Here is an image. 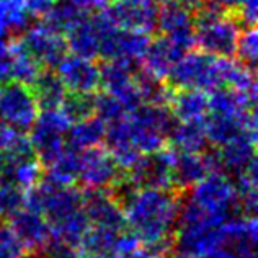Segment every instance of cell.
<instances>
[{
  "instance_id": "cell-1",
  "label": "cell",
  "mask_w": 258,
  "mask_h": 258,
  "mask_svg": "<svg viewBox=\"0 0 258 258\" xmlns=\"http://www.w3.org/2000/svg\"><path fill=\"white\" fill-rule=\"evenodd\" d=\"M180 203L168 188H138L121 205L126 224L131 226L139 242L146 243L154 258L164 256L170 247Z\"/></svg>"
},
{
  "instance_id": "cell-2",
  "label": "cell",
  "mask_w": 258,
  "mask_h": 258,
  "mask_svg": "<svg viewBox=\"0 0 258 258\" xmlns=\"http://www.w3.org/2000/svg\"><path fill=\"white\" fill-rule=\"evenodd\" d=\"M193 20L195 39L201 51L226 59L235 56L242 26L232 12L214 0H205V4L193 12Z\"/></svg>"
},
{
  "instance_id": "cell-3",
  "label": "cell",
  "mask_w": 258,
  "mask_h": 258,
  "mask_svg": "<svg viewBox=\"0 0 258 258\" xmlns=\"http://www.w3.org/2000/svg\"><path fill=\"white\" fill-rule=\"evenodd\" d=\"M224 59L226 57H216L205 51H188L173 64L165 82L173 90L195 88L213 92L224 85Z\"/></svg>"
},
{
  "instance_id": "cell-4",
  "label": "cell",
  "mask_w": 258,
  "mask_h": 258,
  "mask_svg": "<svg viewBox=\"0 0 258 258\" xmlns=\"http://www.w3.org/2000/svg\"><path fill=\"white\" fill-rule=\"evenodd\" d=\"M126 118L131 142L139 152H154L164 147L176 119L167 105L141 103Z\"/></svg>"
},
{
  "instance_id": "cell-5",
  "label": "cell",
  "mask_w": 258,
  "mask_h": 258,
  "mask_svg": "<svg viewBox=\"0 0 258 258\" xmlns=\"http://www.w3.org/2000/svg\"><path fill=\"white\" fill-rule=\"evenodd\" d=\"M191 188L189 201H193L209 216L227 222L242 211L234 183L219 172H209Z\"/></svg>"
},
{
  "instance_id": "cell-6",
  "label": "cell",
  "mask_w": 258,
  "mask_h": 258,
  "mask_svg": "<svg viewBox=\"0 0 258 258\" xmlns=\"http://www.w3.org/2000/svg\"><path fill=\"white\" fill-rule=\"evenodd\" d=\"M71 123L59 110H43L31 124V147L43 165H49L66 146Z\"/></svg>"
},
{
  "instance_id": "cell-7",
  "label": "cell",
  "mask_w": 258,
  "mask_h": 258,
  "mask_svg": "<svg viewBox=\"0 0 258 258\" xmlns=\"http://www.w3.org/2000/svg\"><path fill=\"white\" fill-rule=\"evenodd\" d=\"M39 106L30 85L17 80L0 87V123L20 133L28 131L38 116Z\"/></svg>"
},
{
  "instance_id": "cell-8",
  "label": "cell",
  "mask_w": 258,
  "mask_h": 258,
  "mask_svg": "<svg viewBox=\"0 0 258 258\" xmlns=\"http://www.w3.org/2000/svg\"><path fill=\"white\" fill-rule=\"evenodd\" d=\"M256 226L255 219H237L232 217L222 224L219 239L198 258H256Z\"/></svg>"
},
{
  "instance_id": "cell-9",
  "label": "cell",
  "mask_w": 258,
  "mask_h": 258,
  "mask_svg": "<svg viewBox=\"0 0 258 258\" xmlns=\"http://www.w3.org/2000/svg\"><path fill=\"white\" fill-rule=\"evenodd\" d=\"M155 30H159L160 35L167 36L183 52L191 51L196 46L193 12L172 0H165L164 4H160Z\"/></svg>"
},
{
  "instance_id": "cell-10",
  "label": "cell",
  "mask_w": 258,
  "mask_h": 258,
  "mask_svg": "<svg viewBox=\"0 0 258 258\" xmlns=\"http://www.w3.org/2000/svg\"><path fill=\"white\" fill-rule=\"evenodd\" d=\"M20 43L39 66L47 69H56L59 60L67 54L66 38L46 26L43 22L30 26L20 36Z\"/></svg>"
},
{
  "instance_id": "cell-11",
  "label": "cell",
  "mask_w": 258,
  "mask_h": 258,
  "mask_svg": "<svg viewBox=\"0 0 258 258\" xmlns=\"http://www.w3.org/2000/svg\"><path fill=\"white\" fill-rule=\"evenodd\" d=\"M175 151L149 152L129 168V181L136 188H170L172 186V167Z\"/></svg>"
},
{
  "instance_id": "cell-12",
  "label": "cell",
  "mask_w": 258,
  "mask_h": 258,
  "mask_svg": "<svg viewBox=\"0 0 258 258\" xmlns=\"http://www.w3.org/2000/svg\"><path fill=\"white\" fill-rule=\"evenodd\" d=\"M149 43H151V38H149L147 33L124 30L113 25L111 28H108L100 35L98 56H101L105 60H139L141 57H144Z\"/></svg>"
},
{
  "instance_id": "cell-13",
  "label": "cell",
  "mask_w": 258,
  "mask_h": 258,
  "mask_svg": "<svg viewBox=\"0 0 258 258\" xmlns=\"http://www.w3.org/2000/svg\"><path fill=\"white\" fill-rule=\"evenodd\" d=\"M67 92L95 93L101 87L100 66L93 59L82 56H66L59 60L56 69Z\"/></svg>"
},
{
  "instance_id": "cell-14",
  "label": "cell",
  "mask_w": 258,
  "mask_h": 258,
  "mask_svg": "<svg viewBox=\"0 0 258 258\" xmlns=\"http://www.w3.org/2000/svg\"><path fill=\"white\" fill-rule=\"evenodd\" d=\"M157 4L151 0H113L108 15L113 23L124 30L154 33L157 25Z\"/></svg>"
},
{
  "instance_id": "cell-15",
  "label": "cell",
  "mask_w": 258,
  "mask_h": 258,
  "mask_svg": "<svg viewBox=\"0 0 258 258\" xmlns=\"http://www.w3.org/2000/svg\"><path fill=\"white\" fill-rule=\"evenodd\" d=\"M216 172H227L237 176L255 162V133L247 131L221 146V151L211 152Z\"/></svg>"
},
{
  "instance_id": "cell-16",
  "label": "cell",
  "mask_w": 258,
  "mask_h": 258,
  "mask_svg": "<svg viewBox=\"0 0 258 258\" xmlns=\"http://www.w3.org/2000/svg\"><path fill=\"white\" fill-rule=\"evenodd\" d=\"M79 181L88 189H105L114 186L119 180V167L111 155L98 147L82 151V165L79 172Z\"/></svg>"
},
{
  "instance_id": "cell-17",
  "label": "cell",
  "mask_w": 258,
  "mask_h": 258,
  "mask_svg": "<svg viewBox=\"0 0 258 258\" xmlns=\"http://www.w3.org/2000/svg\"><path fill=\"white\" fill-rule=\"evenodd\" d=\"M82 206L93 226L113 230H123L126 227L123 206L114 196L105 193L103 189H88V193L84 196Z\"/></svg>"
},
{
  "instance_id": "cell-18",
  "label": "cell",
  "mask_w": 258,
  "mask_h": 258,
  "mask_svg": "<svg viewBox=\"0 0 258 258\" xmlns=\"http://www.w3.org/2000/svg\"><path fill=\"white\" fill-rule=\"evenodd\" d=\"M20 243L28 250H43L51 239V226L43 214L20 208L10 214V226Z\"/></svg>"
},
{
  "instance_id": "cell-19",
  "label": "cell",
  "mask_w": 258,
  "mask_h": 258,
  "mask_svg": "<svg viewBox=\"0 0 258 258\" xmlns=\"http://www.w3.org/2000/svg\"><path fill=\"white\" fill-rule=\"evenodd\" d=\"M203 124H205L208 141L216 146H222L242 133H255V111H248L243 116H229V114L211 113L205 118Z\"/></svg>"
},
{
  "instance_id": "cell-20",
  "label": "cell",
  "mask_w": 258,
  "mask_h": 258,
  "mask_svg": "<svg viewBox=\"0 0 258 258\" xmlns=\"http://www.w3.org/2000/svg\"><path fill=\"white\" fill-rule=\"evenodd\" d=\"M213 172L211 159L208 154H178L175 152L172 167V185L178 188H191Z\"/></svg>"
},
{
  "instance_id": "cell-21",
  "label": "cell",
  "mask_w": 258,
  "mask_h": 258,
  "mask_svg": "<svg viewBox=\"0 0 258 258\" xmlns=\"http://www.w3.org/2000/svg\"><path fill=\"white\" fill-rule=\"evenodd\" d=\"M105 142L108 154L111 155V159L116 162L119 168H131L141 157V152L134 147L131 138H129L126 116L106 126Z\"/></svg>"
},
{
  "instance_id": "cell-22",
  "label": "cell",
  "mask_w": 258,
  "mask_h": 258,
  "mask_svg": "<svg viewBox=\"0 0 258 258\" xmlns=\"http://www.w3.org/2000/svg\"><path fill=\"white\" fill-rule=\"evenodd\" d=\"M176 121H205L209 114V98L206 92L195 88H178L168 101Z\"/></svg>"
},
{
  "instance_id": "cell-23",
  "label": "cell",
  "mask_w": 258,
  "mask_h": 258,
  "mask_svg": "<svg viewBox=\"0 0 258 258\" xmlns=\"http://www.w3.org/2000/svg\"><path fill=\"white\" fill-rule=\"evenodd\" d=\"M185 54L186 52H183L180 47H176L167 36L159 35L157 38L151 39V43H149L146 49L144 69L160 79H165L173 64Z\"/></svg>"
},
{
  "instance_id": "cell-24",
  "label": "cell",
  "mask_w": 258,
  "mask_h": 258,
  "mask_svg": "<svg viewBox=\"0 0 258 258\" xmlns=\"http://www.w3.org/2000/svg\"><path fill=\"white\" fill-rule=\"evenodd\" d=\"M67 49L76 56L95 59L100 51V33L95 26L90 13H87L67 31Z\"/></svg>"
},
{
  "instance_id": "cell-25",
  "label": "cell",
  "mask_w": 258,
  "mask_h": 258,
  "mask_svg": "<svg viewBox=\"0 0 258 258\" xmlns=\"http://www.w3.org/2000/svg\"><path fill=\"white\" fill-rule=\"evenodd\" d=\"M35 18L25 0H0V38H18Z\"/></svg>"
},
{
  "instance_id": "cell-26",
  "label": "cell",
  "mask_w": 258,
  "mask_h": 258,
  "mask_svg": "<svg viewBox=\"0 0 258 258\" xmlns=\"http://www.w3.org/2000/svg\"><path fill=\"white\" fill-rule=\"evenodd\" d=\"M31 90L41 110H57L67 93L57 72L47 67H43L41 72L38 74L35 82L31 84Z\"/></svg>"
},
{
  "instance_id": "cell-27",
  "label": "cell",
  "mask_w": 258,
  "mask_h": 258,
  "mask_svg": "<svg viewBox=\"0 0 258 258\" xmlns=\"http://www.w3.org/2000/svg\"><path fill=\"white\" fill-rule=\"evenodd\" d=\"M172 142V151L178 154H196L206 149V131L203 121H188V123H176L168 134Z\"/></svg>"
},
{
  "instance_id": "cell-28",
  "label": "cell",
  "mask_w": 258,
  "mask_h": 258,
  "mask_svg": "<svg viewBox=\"0 0 258 258\" xmlns=\"http://www.w3.org/2000/svg\"><path fill=\"white\" fill-rule=\"evenodd\" d=\"M106 123H103L95 114L85 119L76 121L72 127L67 131L66 144L79 151H87V149L98 147L105 141Z\"/></svg>"
},
{
  "instance_id": "cell-29",
  "label": "cell",
  "mask_w": 258,
  "mask_h": 258,
  "mask_svg": "<svg viewBox=\"0 0 258 258\" xmlns=\"http://www.w3.org/2000/svg\"><path fill=\"white\" fill-rule=\"evenodd\" d=\"M80 165H82V151L71 146H64L62 151L47 165V181L57 185H72L79 178Z\"/></svg>"
},
{
  "instance_id": "cell-30",
  "label": "cell",
  "mask_w": 258,
  "mask_h": 258,
  "mask_svg": "<svg viewBox=\"0 0 258 258\" xmlns=\"http://www.w3.org/2000/svg\"><path fill=\"white\" fill-rule=\"evenodd\" d=\"M12 64H10V80H17L20 84L30 85L35 82L38 74L43 67L30 56V52L25 49L20 39L10 43Z\"/></svg>"
},
{
  "instance_id": "cell-31",
  "label": "cell",
  "mask_w": 258,
  "mask_h": 258,
  "mask_svg": "<svg viewBox=\"0 0 258 258\" xmlns=\"http://www.w3.org/2000/svg\"><path fill=\"white\" fill-rule=\"evenodd\" d=\"M87 13H84L79 7L74 5L72 0H56L51 10L41 18V22L49 26L56 33H67L80 18Z\"/></svg>"
},
{
  "instance_id": "cell-32",
  "label": "cell",
  "mask_w": 258,
  "mask_h": 258,
  "mask_svg": "<svg viewBox=\"0 0 258 258\" xmlns=\"http://www.w3.org/2000/svg\"><path fill=\"white\" fill-rule=\"evenodd\" d=\"M119 232L121 230L97 226H93L92 229L88 227L82 242H80V247L84 248V252L88 256H111L114 252V247H116Z\"/></svg>"
},
{
  "instance_id": "cell-33",
  "label": "cell",
  "mask_w": 258,
  "mask_h": 258,
  "mask_svg": "<svg viewBox=\"0 0 258 258\" xmlns=\"http://www.w3.org/2000/svg\"><path fill=\"white\" fill-rule=\"evenodd\" d=\"M224 85H227L234 90L247 95L250 98H256V85H255V76L253 71L248 69L245 64L240 60L224 59Z\"/></svg>"
},
{
  "instance_id": "cell-34",
  "label": "cell",
  "mask_w": 258,
  "mask_h": 258,
  "mask_svg": "<svg viewBox=\"0 0 258 258\" xmlns=\"http://www.w3.org/2000/svg\"><path fill=\"white\" fill-rule=\"evenodd\" d=\"M57 110L64 114L69 123L85 119L95 114V93L67 92Z\"/></svg>"
},
{
  "instance_id": "cell-35",
  "label": "cell",
  "mask_w": 258,
  "mask_h": 258,
  "mask_svg": "<svg viewBox=\"0 0 258 258\" xmlns=\"http://www.w3.org/2000/svg\"><path fill=\"white\" fill-rule=\"evenodd\" d=\"M95 114L103 123L110 124L113 121H118L126 116V110L123 103L114 97V95L103 92L100 95H95Z\"/></svg>"
},
{
  "instance_id": "cell-36",
  "label": "cell",
  "mask_w": 258,
  "mask_h": 258,
  "mask_svg": "<svg viewBox=\"0 0 258 258\" xmlns=\"http://www.w3.org/2000/svg\"><path fill=\"white\" fill-rule=\"evenodd\" d=\"M235 54L239 56V60L242 64H245L252 71L255 69L258 56V35L255 26H248V28H243L240 31Z\"/></svg>"
},
{
  "instance_id": "cell-37",
  "label": "cell",
  "mask_w": 258,
  "mask_h": 258,
  "mask_svg": "<svg viewBox=\"0 0 258 258\" xmlns=\"http://www.w3.org/2000/svg\"><path fill=\"white\" fill-rule=\"evenodd\" d=\"M25 196L22 189L10 185V183H0V216H10L20 208H23Z\"/></svg>"
},
{
  "instance_id": "cell-38",
  "label": "cell",
  "mask_w": 258,
  "mask_h": 258,
  "mask_svg": "<svg viewBox=\"0 0 258 258\" xmlns=\"http://www.w3.org/2000/svg\"><path fill=\"white\" fill-rule=\"evenodd\" d=\"M25 247L9 226H0V258H22Z\"/></svg>"
},
{
  "instance_id": "cell-39",
  "label": "cell",
  "mask_w": 258,
  "mask_h": 258,
  "mask_svg": "<svg viewBox=\"0 0 258 258\" xmlns=\"http://www.w3.org/2000/svg\"><path fill=\"white\" fill-rule=\"evenodd\" d=\"M43 250L46 252V258H80L77 247L69 245V243L59 239H54V237L47 240Z\"/></svg>"
},
{
  "instance_id": "cell-40",
  "label": "cell",
  "mask_w": 258,
  "mask_h": 258,
  "mask_svg": "<svg viewBox=\"0 0 258 258\" xmlns=\"http://www.w3.org/2000/svg\"><path fill=\"white\" fill-rule=\"evenodd\" d=\"M10 64H12L10 43H7L5 38H0V80L10 79Z\"/></svg>"
},
{
  "instance_id": "cell-41",
  "label": "cell",
  "mask_w": 258,
  "mask_h": 258,
  "mask_svg": "<svg viewBox=\"0 0 258 258\" xmlns=\"http://www.w3.org/2000/svg\"><path fill=\"white\" fill-rule=\"evenodd\" d=\"M72 2L84 13H93L98 10H103L110 0H72Z\"/></svg>"
},
{
  "instance_id": "cell-42",
  "label": "cell",
  "mask_w": 258,
  "mask_h": 258,
  "mask_svg": "<svg viewBox=\"0 0 258 258\" xmlns=\"http://www.w3.org/2000/svg\"><path fill=\"white\" fill-rule=\"evenodd\" d=\"M172 2H175V4H178L181 7H185V9H188V10L195 12L196 9H200V7L205 4V0H172Z\"/></svg>"
},
{
  "instance_id": "cell-43",
  "label": "cell",
  "mask_w": 258,
  "mask_h": 258,
  "mask_svg": "<svg viewBox=\"0 0 258 258\" xmlns=\"http://www.w3.org/2000/svg\"><path fill=\"white\" fill-rule=\"evenodd\" d=\"M214 2H217L221 7H224V9H227V10H235L237 7H239L243 0H214Z\"/></svg>"
},
{
  "instance_id": "cell-44",
  "label": "cell",
  "mask_w": 258,
  "mask_h": 258,
  "mask_svg": "<svg viewBox=\"0 0 258 258\" xmlns=\"http://www.w3.org/2000/svg\"><path fill=\"white\" fill-rule=\"evenodd\" d=\"M151 2H154V4H164L165 0H151Z\"/></svg>"
},
{
  "instance_id": "cell-45",
  "label": "cell",
  "mask_w": 258,
  "mask_h": 258,
  "mask_svg": "<svg viewBox=\"0 0 258 258\" xmlns=\"http://www.w3.org/2000/svg\"><path fill=\"white\" fill-rule=\"evenodd\" d=\"M88 258H114V256H88Z\"/></svg>"
},
{
  "instance_id": "cell-46",
  "label": "cell",
  "mask_w": 258,
  "mask_h": 258,
  "mask_svg": "<svg viewBox=\"0 0 258 258\" xmlns=\"http://www.w3.org/2000/svg\"><path fill=\"white\" fill-rule=\"evenodd\" d=\"M22 258H46V256H22Z\"/></svg>"
}]
</instances>
